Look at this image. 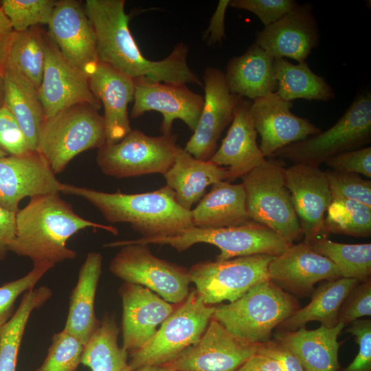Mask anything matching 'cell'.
<instances>
[{
    "mask_svg": "<svg viewBox=\"0 0 371 371\" xmlns=\"http://www.w3.org/2000/svg\"><path fill=\"white\" fill-rule=\"evenodd\" d=\"M256 353L276 360L283 371H304L296 357L284 345L273 339L258 344Z\"/></svg>",
    "mask_w": 371,
    "mask_h": 371,
    "instance_id": "obj_47",
    "label": "cell"
},
{
    "mask_svg": "<svg viewBox=\"0 0 371 371\" xmlns=\"http://www.w3.org/2000/svg\"><path fill=\"white\" fill-rule=\"evenodd\" d=\"M106 142L103 116L89 104L70 106L45 118L39 132L38 151L55 175L78 154Z\"/></svg>",
    "mask_w": 371,
    "mask_h": 371,
    "instance_id": "obj_4",
    "label": "cell"
},
{
    "mask_svg": "<svg viewBox=\"0 0 371 371\" xmlns=\"http://www.w3.org/2000/svg\"><path fill=\"white\" fill-rule=\"evenodd\" d=\"M47 26L65 58L89 77L99 61L95 32L81 1H58Z\"/></svg>",
    "mask_w": 371,
    "mask_h": 371,
    "instance_id": "obj_17",
    "label": "cell"
},
{
    "mask_svg": "<svg viewBox=\"0 0 371 371\" xmlns=\"http://www.w3.org/2000/svg\"><path fill=\"white\" fill-rule=\"evenodd\" d=\"M52 295L51 289L46 286L24 293L19 307L0 329V371H16L21 343L30 317Z\"/></svg>",
    "mask_w": 371,
    "mask_h": 371,
    "instance_id": "obj_34",
    "label": "cell"
},
{
    "mask_svg": "<svg viewBox=\"0 0 371 371\" xmlns=\"http://www.w3.org/2000/svg\"><path fill=\"white\" fill-rule=\"evenodd\" d=\"M273 60V57L255 43L243 54L231 58L224 73L230 92L252 100L276 93L278 82Z\"/></svg>",
    "mask_w": 371,
    "mask_h": 371,
    "instance_id": "obj_26",
    "label": "cell"
},
{
    "mask_svg": "<svg viewBox=\"0 0 371 371\" xmlns=\"http://www.w3.org/2000/svg\"><path fill=\"white\" fill-rule=\"evenodd\" d=\"M319 40L313 5L305 3L258 32L255 43L274 58L287 57L301 63Z\"/></svg>",
    "mask_w": 371,
    "mask_h": 371,
    "instance_id": "obj_22",
    "label": "cell"
},
{
    "mask_svg": "<svg viewBox=\"0 0 371 371\" xmlns=\"http://www.w3.org/2000/svg\"><path fill=\"white\" fill-rule=\"evenodd\" d=\"M45 33L39 25L15 32L5 67L25 77L38 90L45 67Z\"/></svg>",
    "mask_w": 371,
    "mask_h": 371,
    "instance_id": "obj_35",
    "label": "cell"
},
{
    "mask_svg": "<svg viewBox=\"0 0 371 371\" xmlns=\"http://www.w3.org/2000/svg\"><path fill=\"white\" fill-rule=\"evenodd\" d=\"M8 155H9L0 148V158L6 157Z\"/></svg>",
    "mask_w": 371,
    "mask_h": 371,
    "instance_id": "obj_54",
    "label": "cell"
},
{
    "mask_svg": "<svg viewBox=\"0 0 371 371\" xmlns=\"http://www.w3.org/2000/svg\"><path fill=\"white\" fill-rule=\"evenodd\" d=\"M324 231L326 234L368 237L371 234V207L354 200L333 199L324 219Z\"/></svg>",
    "mask_w": 371,
    "mask_h": 371,
    "instance_id": "obj_37",
    "label": "cell"
},
{
    "mask_svg": "<svg viewBox=\"0 0 371 371\" xmlns=\"http://www.w3.org/2000/svg\"><path fill=\"white\" fill-rule=\"evenodd\" d=\"M236 371H283L275 359L256 353L248 359Z\"/></svg>",
    "mask_w": 371,
    "mask_h": 371,
    "instance_id": "obj_51",
    "label": "cell"
},
{
    "mask_svg": "<svg viewBox=\"0 0 371 371\" xmlns=\"http://www.w3.org/2000/svg\"><path fill=\"white\" fill-rule=\"evenodd\" d=\"M134 104L131 117L136 119L146 112L156 111L163 116L162 134L171 133L173 121L182 120L194 131L199 120L204 98L186 84H168L144 78L135 79Z\"/></svg>",
    "mask_w": 371,
    "mask_h": 371,
    "instance_id": "obj_16",
    "label": "cell"
},
{
    "mask_svg": "<svg viewBox=\"0 0 371 371\" xmlns=\"http://www.w3.org/2000/svg\"><path fill=\"white\" fill-rule=\"evenodd\" d=\"M268 278L287 293L305 297L312 295L316 283L342 277L330 259L301 242L273 258L268 266Z\"/></svg>",
    "mask_w": 371,
    "mask_h": 371,
    "instance_id": "obj_20",
    "label": "cell"
},
{
    "mask_svg": "<svg viewBox=\"0 0 371 371\" xmlns=\"http://www.w3.org/2000/svg\"><path fill=\"white\" fill-rule=\"evenodd\" d=\"M273 257L260 254L200 262L189 269L190 281L204 304L233 302L256 284L269 279L268 266Z\"/></svg>",
    "mask_w": 371,
    "mask_h": 371,
    "instance_id": "obj_11",
    "label": "cell"
},
{
    "mask_svg": "<svg viewBox=\"0 0 371 371\" xmlns=\"http://www.w3.org/2000/svg\"><path fill=\"white\" fill-rule=\"evenodd\" d=\"M59 190L86 199L109 223H129L142 238L172 236L194 226L191 210L179 205L175 192L166 185L138 194L109 193L62 183Z\"/></svg>",
    "mask_w": 371,
    "mask_h": 371,
    "instance_id": "obj_2",
    "label": "cell"
},
{
    "mask_svg": "<svg viewBox=\"0 0 371 371\" xmlns=\"http://www.w3.org/2000/svg\"><path fill=\"white\" fill-rule=\"evenodd\" d=\"M346 332L355 337L359 351L354 360L341 371H371V319H356Z\"/></svg>",
    "mask_w": 371,
    "mask_h": 371,
    "instance_id": "obj_44",
    "label": "cell"
},
{
    "mask_svg": "<svg viewBox=\"0 0 371 371\" xmlns=\"http://www.w3.org/2000/svg\"><path fill=\"white\" fill-rule=\"evenodd\" d=\"M14 32L9 19L0 8V71L3 73Z\"/></svg>",
    "mask_w": 371,
    "mask_h": 371,
    "instance_id": "obj_50",
    "label": "cell"
},
{
    "mask_svg": "<svg viewBox=\"0 0 371 371\" xmlns=\"http://www.w3.org/2000/svg\"><path fill=\"white\" fill-rule=\"evenodd\" d=\"M324 163L333 170L363 175L371 178V147L345 151L334 155Z\"/></svg>",
    "mask_w": 371,
    "mask_h": 371,
    "instance_id": "obj_45",
    "label": "cell"
},
{
    "mask_svg": "<svg viewBox=\"0 0 371 371\" xmlns=\"http://www.w3.org/2000/svg\"><path fill=\"white\" fill-rule=\"evenodd\" d=\"M134 371H172L164 366H148L140 368Z\"/></svg>",
    "mask_w": 371,
    "mask_h": 371,
    "instance_id": "obj_52",
    "label": "cell"
},
{
    "mask_svg": "<svg viewBox=\"0 0 371 371\" xmlns=\"http://www.w3.org/2000/svg\"><path fill=\"white\" fill-rule=\"evenodd\" d=\"M371 139V95L357 97L340 119L329 129L286 146L273 157L293 164L318 166L339 153L359 148Z\"/></svg>",
    "mask_w": 371,
    "mask_h": 371,
    "instance_id": "obj_8",
    "label": "cell"
},
{
    "mask_svg": "<svg viewBox=\"0 0 371 371\" xmlns=\"http://www.w3.org/2000/svg\"><path fill=\"white\" fill-rule=\"evenodd\" d=\"M359 282L345 278L325 282L314 290L311 302L284 320L278 326V330H295L311 321H318L327 328L335 327L339 324V312L344 299Z\"/></svg>",
    "mask_w": 371,
    "mask_h": 371,
    "instance_id": "obj_31",
    "label": "cell"
},
{
    "mask_svg": "<svg viewBox=\"0 0 371 371\" xmlns=\"http://www.w3.org/2000/svg\"><path fill=\"white\" fill-rule=\"evenodd\" d=\"M102 266V256L100 253L93 251L87 255L69 299L63 330L76 337L85 345L100 324L95 314L94 303Z\"/></svg>",
    "mask_w": 371,
    "mask_h": 371,
    "instance_id": "obj_28",
    "label": "cell"
},
{
    "mask_svg": "<svg viewBox=\"0 0 371 371\" xmlns=\"http://www.w3.org/2000/svg\"><path fill=\"white\" fill-rule=\"evenodd\" d=\"M89 87L104 107L107 144L117 143L132 130L128 104L133 100L135 80L111 66L98 62L89 76Z\"/></svg>",
    "mask_w": 371,
    "mask_h": 371,
    "instance_id": "obj_23",
    "label": "cell"
},
{
    "mask_svg": "<svg viewBox=\"0 0 371 371\" xmlns=\"http://www.w3.org/2000/svg\"><path fill=\"white\" fill-rule=\"evenodd\" d=\"M371 315V279L360 282L344 299L339 312V323L344 326Z\"/></svg>",
    "mask_w": 371,
    "mask_h": 371,
    "instance_id": "obj_43",
    "label": "cell"
},
{
    "mask_svg": "<svg viewBox=\"0 0 371 371\" xmlns=\"http://www.w3.org/2000/svg\"><path fill=\"white\" fill-rule=\"evenodd\" d=\"M284 181L302 232V242L311 245L326 237L324 219L333 198L325 172L318 166L293 164L284 169Z\"/></svg>",
    "mask_w": 371,
    "mask_h": 371,
    "instance_id": "obj_15",
    "label": "cell"
},
{
    "mask_svg": "<svg viewBox=\"0 0 371 371\" xmlns=\"http://www.w3.org/2000/svg\"><path fill=\"white\" fill-rule=\"evenodd\" d=\"M119 333L115 319L106 314L85 344L81 363L91 371H132L128 352L117 344Z\"/></svg>",
    "mask_w": 371,
    "mask_h": 371,
    "instance_id": "obj_33",
    "label": "cell"
},
{
    "mask_svg": "<svg viewBox=\"0 0 371 371\" xmlns=\"http://www.w3.org/2000/svg\"><path fill=\"white\" fill-rule=\"evenodd\" d=\"M215 306L207 305L196 290L161 323L152 338L129 352L132 371L148 366H163L176 359L201 338L212 318Z\"/></svg>",
    "mask_w": 371,
    "mask_h": 371,
    "instance_id": "obj_7",
    "label": "cell"
},
{
    "mask_svg": "<svg viewBox=\"0 0 371 371\" xmlns=\"http://www.w3.org/2000/svg\"><path fill=\"white\" fill-rule=\"evenodd\" d=\"M229 2V0L219 1L210 19L209 27L203 34L209 45L221 42L225 36V16Z\"/></svg>",
    "mask_w": 371,
    "mask_h": 371,
    "instance_id": "obj_48",
    "label": "cell"
},
{
    "mask_svg": "<svg viewBox=\"0 0 371 371\" xmlns=\"http://www.w3.org/2000/svg\"><path fill=\"white\" fill-rule=\"evenodd\" d=\"M122 303V346L128 353L148 342L175 306L142 285L125 282L119 289Z\"/></svg>",
    "mask_w": 371,
    "mask_h": 371,
    "instance_id": "obj_21",
    "label": "cell"
},
{
    "mask_svg": "<svg viewBox=\"0 0 371 371\" xmlns=\"http://www.w3.org/2000/svg\"><path fill=\"white\" fill-rule=\"evenodd\" d=\"M85 346L65 330L55 333L43 363L35 371H76Z\"/></svg>",
    "mask_w": 371,
    "mask_h": 371,
    "instance_id": "obj_39",
    "label": "cell"
},
{
    "mask_svg": "<svg viewBox=\"0 0 371 371\" xmlns=\"http://www.w3.org/2000/svg\"><path fill=\"white\" fill-rule=\"evenodd\" d=\"M87 227L118 234L113 226L94 223L78 215L59 193L36 196L16 213L15 235L8 245V251L30 258L34 265L54 266L76 257V251L67 247V241Z\"/></svg>",
    "mask_w": 371,
    "mask_h": 371,
    "instance_id": "obj_1",
    "label": "cell"
},
{
    "mask_svg": "<svg viewBox=\"0 0 371 371\" xmlns=\"http://www.w3.org/2000/svg\"><path fill=\"white\" fill-rule=\"evenodd\" d=\"M164 177L166 186L175 192L177 202L190 211L192 206L203 196L207 186L227 181V172L225 168L210 160L196 159L179 146L174 162Z\"/></svg>",
    "mask_w": 371,
    "mask_h": 371,
    "instance_id": "obj_27",
    "label": "cell"
},
{
    "mask_svg": "<svg viewBox=\"0 0 371 371\" xmlns=\"http://www.w3.org/2000/svg\"><path fill=\"white\" fill-rule=\"evenodd\" d=\"M199 243L211 244L220 249L217 261L260 254L277 256L292 245L270 228L251 220L236 226H193L172 236L125 240V243L168 245L179 252Z\"/></svg>",
    "mask_w": 371,
    "mask_h": 371,
    "instance_id": "obj_5",
    "label": "cell"
},
{
    "mask_svg": "<svg viewBox=\"0 0 371 371\" xmlns=\"http://www.w3.org/2000/svg\"><path fill=\"white\" fill-rule=\"evenodd\" d=\"M191 213L194 227L200 228L236 226L251 221L242 183L226 180L213 184Z\"/></svg>",
    "mask_w": 371,
    "mask_h": 371,
    "instance_id": "obj_29",
    "label": "cell"
},
{
    "mask_svg": "<svg viewBox=\"0 0 371 371\" xmlns=\"http://www.w3.org/2000/svg\"><path fill=\"white\" fill-rule=\"evenodd\" d=\"M273 69L278 82L276 93L285 101L302 98L327 102L335 97L331 86L305 61L293 65L283 58H274Z\"/></svg>",
    "mask_w": 371,
    "mask_h": 371,
    "instance_id": "obj_32",
    "label": "cell"
},
{
    "mask_svg": "<svg viewBox=\"0 0 371 371\" xmlns=\"http://www.w3.org/2000/svg\"><path fill=\"white\" fill-rule=\"evenodd\" d=\"M57 0H3L1 9L14 32L47 25Z\"/></svg>",
    "mask_w": 371,
    "mask_h": 371,
    "instance_id": "obj_38",
    "label": "cell"
},
{
    "mask_svg": "<svg viewBox=\"0 0 371 371\" xmlns=\"http://www.w3.org/2000/svg\"><path fill=\"white\" fill-rule=\"evenodd\" d=\"M251 104V101L245 98L239 102L225 137L210 159L217 166L227 167L229 182L243 177L266 159L256 142Z\"/></svg>",
    "mask_w": 371,
    "mask_h": 371,
    "instance_id": "obj_24",
    "label": "cell"
},
{
    "mask_svg": "<svg viewBox=\"0 0 371 371\" xmlns=\"http://www.w3.org/2000/svg\"><path fill=\"white\" fill-rule=\"evenodd\" d=\"M16 213L0 206V262L5 259L15 235Z\"/></svg>",
    "mask_w": 371,
    "mask_h": 371,
    "instance_id": "obj_49",
    "label": "cell"
},
{
    "mask_svg": "<svg viewBox=\"0 0 371 371\" xmlns=\"http://www.w3.org/2000/svg\"><path fill=\"white\" fill-rule=\"evenodd\" d=\"M4 93H5V77L4 73L0 71V108L4 104Z\"/></svg>",
    "mask_w": 371,
    "mask_h": 371,
    "instance_id": "obj_53",
    "label": "cell"
},
{
    "mask_svg": "<svg viewBox=\"0 0 371 371\" xmlns=\"http://www.w3.org/2000/svg\"><path fill=\"white\" fill-rule=\"evenodd\" d=\"M0 148L9 155L30 151L18 122L4 106L0 108Z\"/></svg>",
    "mask_w": 371,
    "mask_h": 371,
    "instance_id": "obj_46",
    "label": "cell"
},
{
    "mask_svg": "<svg viewBox=\"0 0 371 371\" xmlns=\"http://www.w3.org/2000/svg\"><path fill=\"white\" fill-rule=\"evenodd\" d=\"M111 261L110 271L125 282L148 288L165 301L179 304L189 293V269L154 256L148 245L125 243Z\"/></svg>",
    "mask_w": 371,
    "mask_h": 371,
    "instance_id": "obj_10",
    "label": "cell"
},
{
    "mask_svg": "<svg viewBox=\"0 0 371 371\" xmlns=\"http://www.w3.org/2000/svg\"><path fill=\"white\" fill-rule=\"evenodd\" d=\"M345 326L321 325L314 330L304 327L292 331L278 330L274 339L287 348L299 360L304 371H339L338 351L343 342L337 337Z\"/></svg>",
    "mask_w": 371,
    "mask_h": 371,
    "instance_id": "obj_25",
    "label": "cell"
},
{
    "mask_svg": "<svg viewBox=\"0 0 371 371\" xmlns=\"http://www.w3.org/2000/svg\"><path fill=\"white\" fill-rule=\"evenodd\" d=\"M2 1H0V8L1 7Z\"/></svg>",
    "mask_w": 371,
    "mask_h": 371,
    "instance_id": "obj_55",
    "label": "cell"
},
{
    "mask_svg": "<svg viewBox=\"0 0 371 371\" xmlns=\"http://www.w3.org/2000/svg\"><path fill=\"white\" fill-rule=\"evenodd\" d=\"M176 142L172 133L149 136L133 129L117 143L99 148L96 161L104 175L113 177L164 175L174 162L179 147Z\"/></svg>",
    "mask_w": 371,
    "mask_h": 371,
    "instance_id": "obj_9",
    "label": "cell"
},
{
    "mask_svg": "<svg viewBox=\"0 0 371 371\" xmlns=\"http://www.w3.org/2000/svg\"><path fill=\"white\" fill-rule=\"evenodd\" d=\"M45 54L38 95L45 118L80 104H87L99 110L102 105L90 89L88 76L65 58L47 33Z\"/></svg>",
    "mask_w": 371,
    "mask_h": 371,
    "instance_id": "obj_12",
    "label": "cell"
},
{
    "mask_svg": "<svg viewBox=\"0 0 371 371\" xmlns=\"http://www.w3.org/2000/svg\"><path fill=\"white\" fill-rule=\"evenodd\" d=\"M284 169L280 160L265 159L241 177L242 185L249 218L293 244L303 235L285 186Z\"/></svg>",
    "mask_w": 371,
    "mask_h": 371,
    "instance_id": "obj_6",
    "label": "cell"
},
{
    "mask_svg": "<svg viewBox=\"0 0 371 371\" xmlns=\"http://www.w3.org/2000/svg\"><path fill=\"white\" fill-rule=\"evenodd\" d=\"M3 106L18 122L28 149L36 151L41 125L45 118L38 90L25 77L5 69Z\"/></svg>",
    "mask_w": 371,
    "mask_h": 371,
    "instance_id": "obj_30",
    "label": "cell"
},
{
    "mask_svg": "<svg viewBox=\"0 0 371 371\" xmlns=\"http://www.w3.org/2000/svg\"><path fill=\"white\" fill-rule=\"evenodd\" d=\"M53 267L49 264H35L25 276L0 286V329L13 315L17 298L22 293L34 289L44 274Z\"/></svg>",
    "mask_w": 371,
    "mask_h": 371,
    "instance_id": "obj_40",
    "label": "cell"
},
{
    "mask_svg": "<svg viewBox=\"0 0 371 371\" xmlns=\"http://www.w3.org/2000/svg\"><path fill=\"white\" fill-rule=\"evenodd\" d=\"M257 348L258 344L237 339L212 318L198 341L163 366L172 371H236Z\"/></svg>",
    "mask_w": 371,
    "mask_h": 371,
    "instance_id": "obj_14",
    "label": "cell"
},
{
    "mask_svg": "<svg viewBox=\"0 0 371 371\" xmlns=\"http://www.w3.org/2000/svg\"><path fill=\"white\" fill-rule=\"evenodd\" d=\"M333 199L354 200L371 207V181L359 175L328 170L324 172Z\"/></svg>",
    "mask_w": 371,
    "mask_h": 371,
    "instance_id": "obj_41",
    "label": "cell"
},
{
    "mask_svg": "<svg viewBox=\"0 0 371 371\" xmlns=\"http://www.w3.org/2000/svg\"><path fill=\"white\" fill-rule=\"evenodd\" d=\"M292 106V102L282 100L276 93L251 101V117L260 135L259 147L265 157L322 131L308 120L294 115L290 110Z\"/></svg>",
    "mask_w": 371,
    "mask_h": 371,
    "instance_id": "obj_18",
    "label": "cell"
},
{
    "mask_svg": "<svg viewBox=\"0 0 371 371\" xmlns=\"http://www.w3.org/2000/svg\"><path fill=\"white\" fill-rule=\"evenodd\" d=\"M60 182L38 151L0 158V206L17 212L25 197L57 194Z\"/></svg>",
    "mask_w": 371,
    "mask_h": 371,
    "instance_id": "obj_19",
    "label": "cell"
},
{
    "mask_svg": "<svg viewBox=\"0 0 371 371\" xmlns=\"http://www.w3.org/2000/svg\"><path fill=\"white\" fill-rule=\"evenodd\" d=\"M319 254L330 259L339 269L342 278L367 281L371 276V244H345L326 237L311 245Z\"/></svg>",
    "mask_w": 371,
    "mask_h": 371,
    "instance_id": "obj_36",
    "label": "cell"
},
{
    "mask_svg": "<svg viewBox=\"0 0 371 371\" xmlns=\"http://www.w3.org/2000/svg\"><path fill=\"white\" fill-rule=\"evenodd\" d=\"M203 78L205 96L202 111L193 135L183 148L196 159L208 161L216 152L218 140L231 124L243 98L230 92L224 73L218 68L207 67Z\"/></svg>",
    "mask_w": 371,
    "mask_h": 371,
    "instance_id": "obj_13",
    "label": "cell"
},
{
    "mask_svg": "<svg viewBox=\"0 0 371 371\" xmlns=\"http://www.w3.org/2000/svg\"><path fill=\"white\" fill-rule=\"evenodd\" d=\"M229 5L252 12L266 27L293 11L300 5L293 0H232L230 1Z\"/></svg>",
    "mask_w": 371,
    "mask_h": 371,
    "instance_id": "obj_42",
    "label": "cell"
},
{
    "mask_svg": "<svg viewBox=\"0 0 371 371\" xmlns=\"http://www.w3.org/2000/svg\"><path fill=\"white\" fill-rule=\"evenodd\" d=\"M300 308L294 296L268 279L236 301L215 306L212 318L237 339L257 345L269 341L273 330Z\"/></svg>",
    "mask_w": 371,
    "mask_h": 371,
    "instance_id": "obj_3",
    "label": "cell"
}]
</instances>
